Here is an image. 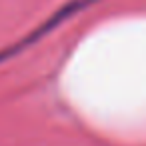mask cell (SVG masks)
I'll list each match as a JSON object with an SVG mask.
<instances>
[{"instance_id":"1","label":"cell","mask_w":146,"mask_h":146,"mask_svg":"<svg viewBox=\"0 0 146 146\" xmlns=\"http://www.w3.org/2000/svg\"><path fill=\"white\" fill-rule=\"evenodd\" d=\"M94 2H98V0H68V2H64L60 8H56L44 22H40L36 28H32L26 36H22L18 42L14 44H8L6 48L0 50V62H4L8 58H12L14 54H20L22 50H26L28 46L36 44L38 40H42L44 36H48L50 32H54L58 26H62L64 22H68L72 16H76L78 12H82L84 8L92 6Z\"/></svg>"}]
</instances>
